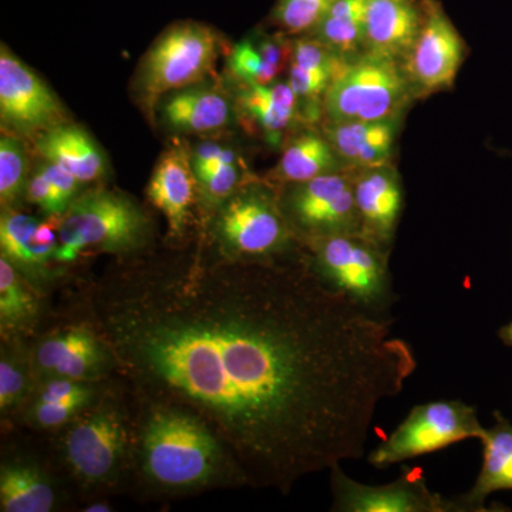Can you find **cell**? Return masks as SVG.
Masks as SVG:
<instances>
[{
    "label": "cell",
    "instance_id": "d6986e66",
    "mask_svg": "<svg viewBox=\"0 0 512 512\" xmlns=\"http://www.w3.org/2000/svg\"><path fill=\"white\" fill-rule=\"evenodd\" d=\"M346 63L348 60L336 55L315 37L305 35L292 40L288 83L298 101L299 121L313 126L323 119V100Z\"/></svg>",
    "mask_w": 512,
    "mask_h": 512
},
{
    "label": "cell",
    "instance_id": "d590c367",
    "mask_svg": "<svg viewBox=\"0 0 512 512\" xmlns=\"http://www.w3.org/2000/svg\"><path fill=\"white\" fill-rule=\"evenodd\" d=\"M222 148L224 147L217 146V144H202L192 154V167L198 168L211 163L212 160L220 156Z\"/></svg>",
    "mask_w": 512,
    "mask_h": 512
},
{
    "label": "cell",
    "instance_id": "f546056e",
    "mask_svg": "<svg viewBox=\"0 0 512 512\" xmlns=\"http://www.w3.org/2000/svg\"><path fill=\"white\" fill-rule=\"evenodd\" d=\"M366 0H335L311 35L345 60L365 53Z\"/></svg>",
    "mask_w": 512,
    "mask_h": 512
},
{
    "label": "cell",
    "instance_id": "d6a6232c",
    "mask_svg": "<svg viewBox=\"0 0 512 512\" xmlns=\"http://www.w3.org/2000/svg\"><path fill=\"white\" fill-rule=\"evenodd\" d=\"M195 178L198 197L208 212L217 210L222 202L227 201L238 190L239 185L247 181L239 168V163L220 165L214 170L195 174Z\"/></svg>",
    "mask_w": 512,
    "mask_h": 512
},
{
    "label": "cell",
    "instance_id": "7402d4cb",
    "mask_svg": "<svg viewBox=\"0 0 512 512\" xmlns=\"http://www.w3.org/2000/svg\"><path fill=\"white\" fill-rule=\"evenodd\" d=\"M237 109L248 126L274 147L284 144L286 134L299 121L298 101L288 82L241 84Z\"/></svg>",
    "mask_w": 512,
    "mask_h": 512
},
{
    "label": "cell",
    "instance_id": "3957f363",
    "mask_svg": "<svg viewBox=\"0 0 512 512\" xmlns=\"http://www.w3.org/2000/svg\"><path fill=\"white\" fill-rule=\"evenodd\" d=\"M133 431V394L120 377H113L76 419L46 436L47 448L79 507L128 493Z\"/></svg>",
    "mask_w": 512,
    "mask_h": 512
},
{
    "label": "cell",
    "instance_id": "30bf717a",
    "mask_svg": "<svg viewBox=\"0 0 512 512\" xmlns=\"http://www.w3.org/2000/svg\"><path fill=\"white\" fill-rule=\"evenodd\" d=\"M276 188L286 224L302 247L318 239L360 235L352 171Z\"/></svg>",
    "mask_w": 512,
    "mask_h": 512
},
{
    "label": "cell",
    "instance_id": "484cf974",
    "mask_svg": "<svg viewBox=\"0 0 512 512\" xmlns=\"http://www.w3.org/2000/svg\"><path fill=\"white\" fill-rule=\"evenodd\" d=\"M349 171L322 130L302 131L285 144L281 160L269 174L274 185L302 183L322 175Z\"/></svg>",
    "mask_w": 512,
    "mask_h": 512
},
{
    "label": "cell",
    "instance_id": "74e56055",
    "mask_svg": "<svg viewBox=\"0 0 512 512\" xmlns=\"http://www.w3.org/2000/svg\"><path fill=\"white\" fill-rule=\"evenodd\" d=\"M500 339L503 340L505 345L512 346V322L500 330Z\"/></svg>",
    "mask_w": 512,
    "mask_h": 512
},
{
    "label": "cell",
    "instance_id": "ba28073f",
    "mask_svg": "<svg viewBox=\"0 0 512 512\" xmlns=\"http://www.w3.org/2000/svg\"><path fill=\"white\" fill-rule=\"evenodd\" d=\"M220 36L194 20L173 23L157 37L138 67L136 92L147 109L164 96L210 76L218 60Z\"/></svg>",
    "mask_w": 512,
    "mask_h": 512
},
{
    "label": "cell",
    "instance_id": "4dcf8cb0",
    "mask_svg": "<svg viewBox=\"0 0 512 512\" xmlns=\"http://www.w3.org/2000/svg\"><path fill=\"white\" fill-rule=\"evenodd\" d=\"M28 158L18 137L0 138V204L2 210L16 208L28 187Z\"/></svg>",
    "mask_w": 512,
    "mask_h": 512
},
{
    "label": "cell",
    "instance_id": "5bb4252c",
    "mask_svg": "<svg viewBox=\"0 0 512 512\" xmlns=\"http://www.w3.org/2000/svg\"><path fill=\"white\" fill-rule=\"evenodd\" d=\"M335 512H464L457 498L433 493L417 473H404L390 484L367 485L353 480L340 464L330 468Z\"/></svg>",
    "mask_w": 512,
    "mask_h": 512
},
{
    "label": "cell",
    "instance_id": "836d02e7",
    "mask_svg": "<svg viewBox=\"0 0 512 512\" xmlns=\"http://www.w3.org/2000/svg\"><path fill=\"white\" fill-rule=\"evenodd\" d=\"M25 198L47 217H59L67 208L42 168L29 178Z\"/></svg>",
    "mask_w": 512,
    "mask_h": 512
},
{
    "label": "cell",
    "instance_id": "ac0fdd59",
    "mask_svg": "<svg viewBox=\"0 0 512 512\" xmlns=\"http://www.w3.org/2000/svg\"><path fill=\"white\" fill-rule=\"evenodd\" d=\"M197 195V178L190 154L183 147L165 151L147 185V197L164 215L168 235L175 242L183 241L187 235Z\"/></svg>",
    "mask_w": 512,
    "mask_h": 512
},
{
    "label": "cell",
    "instance_id": "4fadbf2b",
    "mask_svg": "<svg viewBox=\"0 0 512 512\" xmlns=\"http://www.w3.org/2000/svg\"><path fill=\"white\" fill-rule=\"evenodd\" d=\"M424 22L403 69L414 99L451 89L466 57V43L437 0H423Z\"/></svg>",
    "mask_w": 512,
    "mask_h": 512
},
{
    "label": "cell",
    "instance_id": "d4e9b609",
    "mask_svg": "<svg viewBox=\"0 0 512 512\" xmlns=\"http://www.w3.org/2000/svg\"><path fill=\"white\" fill-rule=\"evenodd\" d=\"M160 111L168 127L183 133H211L232 119L228 97L211 87L192 86L168 94Z\"/></svg>",
    "mask_w": 512,
    "mask_h": 512
},
{
    "label": "cell",
    "instance_id": "2e32d148",
    "mask_svg": "<svg viewBox=\"0 0 512 512\" xmlns=\"http://www.w3.org/2000/svg\"><path fill=\"white\" fill-rule=\"evenodd\" d=\"M360 235L390 254L402 217V178L392 164L352 170Z\"/></svg>",
    "mask_w": 512,
    "mask_h": 512
},
{
    "label": "cell",
    "instance_id": "8992f818",
    "mask_svg": "<svg viewBox=\"0 0 512 512\" xmlns=\"http://www.w3.org/2000/svg\"><path fill=\"white\" fill-rule=\"evenodd\" d=\"M308 265L332 291L379 318L396 302L389 255L362 235H339L303 245Z\"/></svg>",
    "mask_w": 512,
    "mask_h": 512
},
{
    "label": "cell",
    "instance_id": "277c9868",
    "mask_svg": "<svg viewBox=\"0 0 512 512\" xmlns=\"http://www.w3.org/2000/svg\"><path fill=\"white\" fill-rule=\"evenodd\" d=\"M56 264H74L84 252L123 258L147 251L153 224L133 198L109 188L80 192L57 217Z\"/></svg>",
    "mask_w": 512,
    "mask_h": 512
},
{
    "label": "cell",
    "instance_id": "52a82bcc",
    "mask_svg": "<svg viewBox=\"0 0 512 512\" xmlns=\"http://www.w3.org/2000/svg\"><path fill=\"white\" fill-rule=\"evenodd\" d=\"M414 100L403 64L363 53L342 67L323 100L325 123L403 117Z\"/></svg>",
    "mask_w": 512,
    "mask_h": 512
},
{
    "label": "cell",
    "instance_id": "8fae6325",
    "mask_svg": "<svg viewBox=\"0 0 512 512\" xmlns=\"http://www.w3.org/2000/svg\"><path fill=\"white\" fill-rule=\"evenodd\" d=\"M485 427L476 409L460 400L431 402L414 407L406 420L369 456L376 468L443 450L467 439H483Z\"/></svg>",
    "mask_w": 512,
    "mask_h": 512
},
{
    "label": "cell",
    "instance_id": "4316f807",
    "mask_svg": "<svg viewBox=\"0 0 512 512\" xmlns=\"http://www.w3.org/2000/svg\"><path fill=\"white\" fill-rule=\"evenodd\" d=\"M483 467L476 484L466 494L457 497L464 512L485 511V500L495 491L512 490V426L500 413L495 424L485 429Z\"/></svg>",
    "mask_w": 512,
    "mask_h": 512
},
{
    "label": "cell",
    "instance_id": "83f0119b",
    "mask_svg": "<svg viewBox=\"0 0 512 512\" xmlns=\"http://www.w3.org/2000/svg\"><path fill=\"white\" fill-rule=\"evenodd\" d=\"M292 42L281 36L256 33L231 50L228 69L241 84H271L291 64Z\"/></svg>",
    "mask_w": 512,
    "mask_h": 512
},
{
    "label": "cell",
    "instance_id": "ffe728a7",
    "mask_svg": "<svg viewBox=\"0 0 512 512\" xmlns=\"http://www.w3.org/2000/svg\"><path fill=\"white\" fill-rule=\"evenodd\" d=\"M423 22V0H366L365 53L403 64Z\"/></svg>",
    "mask_w": 512,
    "mask_h": 512
},
{
    "label": "cell",
    "instance_id": "e575fe53",
    "mask_svg": "<svg viewBox=\"0 0 512 512\" xmlns=\"http://www.w3.org/2000/svg\"><path fill=\"white\" fill-rule=\"evenodd\" d=\"M40 168H42L46 177L49 178L53 187L56 188L57 194L60 195L64 204L69 207L70 202L80 194V185H82V183H80L73 174H70L69 171L60 167L59 164L46 161V164L42 165Z\"/></svg>",
    "mask_w": 512,
    "mask_h": 512
},
{
    "label": "cell",
    "instance_id": "f1b7e54d",
    "mask_svg": "<svg viewBox=\"0 0 512 512\" xmlns=\"http://www.w3.org/2000/svg\"><path fill=\"white\" fill-rule=\"evenodd\" d=\"M28 339H0V420L13 429L36 384Z\"/></svg>",
    "mask_w": 512,
    "mask_h": 512
},
{
    "label": "cell",
    "instance_id": "e0dca14e",
    "mask_svg": "<svg viewBox=\"0 0 512 512\" xmlns=\"http://www.w3.org/2000/svg\"><path fill=\"white\" fill-rule=\"evenodd\" d=\"M40 222L36 217L6 208L0 215V255L15 266L37 291L47 295L52 285L63 279L62 269L56 264L59 242L40 241L36 231Z\"/></svg>",
    "mask_w": 512,
    "mask_h": 512
},
{
    "label": "cell",
    "instance_id": "1f68e13d",
    "mask_svg": "<svg viewBox=\"0 0 512 512\" xmlns=\"http://www.w3.org/2000/svg\"><path fill=\"white\" fill-rule=\"evenodd\" d=\"M335 0H276L271 23L286 36L311 35Z\"/></svg>",
    "mask_w": 512,
    "mask_h": 512
},
{
    "label": "cell",
    "instance_id": "7c38bea8",
    "mask_svg": "<svg viewBox=\"0 0 512 512\" xmlns=\"http://www.w3.org/2000/svg\"><path fill=\"white\" fill-rule=\"evenodd\" d=\"M76 495L49 448L36 451L18 443L3 447L0 458V511L55 512L77 507Z\"/></svg>",
    "mask_w": 512,
    "mask_h": 512
},
{
    "label": "cell",
    "instance_id": "9c48e42d",
    "mask_svg": "<svg viewBox=\"0 0 512 512\" xmlns=\"http://www.w3.org/2000/svg\"><path fill=\"white\" fill-rule=\"evenodd\" d=\"M28 343L37 379L66 377L104 382L117 377L109 345L92 325L70 313H49Z\"/></svg>",
    "mask_w": 512,
    "mask_h": 512
},
{
    "label": "cell",
    "instance_id": "5b68a950",
    "mask_svg": "<svg viewBox=\"0 0 512 512\" xmlns=\"http://www.w3.org/2000/svg\"><path fill=\"white\" fill-rule=\"evenodd\" d=\"M208 239L234 261H275L302 251L282 214L278 188L269 181L239 185L212 211Z\"/></svg>",
    "mask_w": 512,
    "mask_h": 512
},
{
    "label": "cell",
    "instance_id": "8d00e7d4",
    "mask_svg": "<svg viewBox=\"0 0 512 512\" xmlns=\"http://www.w3.org/2000/svg\"><path fill=\"white\" fill-rule=\"evenodd\" d=\"M80 511L84 512H110L113 511V507L106 498H96V500L89 501V503L83 504Z\"/></svg>",
    "mask_w": 512,
    "mask_h": 512
},
{
    "label": "cell",
    "instance_id": "44dd1931",
    "mask_svg": "<svg viewBox=\"0 0 512 512\" xmlns=\"http://www.w3.org/2000/svg\"><path fill=\"white\" fill-rule=\"evenodd\" d=\"M403 117L323 123L322 131L349 171L390 164Z\"/></svg>",
    "mask_w": 512,
    "mask_h": 512
},
{
    "label": "cell",
    "instance_id": "9a60e30c",
    "mask_svg": "<svg viewBox=\"0 0 512 512\" xmlns=\"http://www.w3.org/2000/svg\"><path fill=\"white\" fill-rule=\"evenodd\" d=\"M0 120L13 133L36 137L64 121L52 90L5 45L0 50Z\"/></svg>",
    "mask_w": 512,
    "mask_h": 512
},
{
    "label": "cell",
    "instance_id": "603a6c76",
    "mask_svg": "<svg viewBox=\"0 0 512 512\" xmlns=\"http://www.w3.org/2000/svg\"><path fill=\"white\" fill-rule=\"evenodd\" d=\"M49 313L46 296L0 255V339L32 338Z\"/></svg>",
    "mask_w": 512,
    "mask_h": 512
},
{
    "label": "cell",
    "instance_id": "7a4b0ae2",
    "mask_svg": "<svg viewBox=\"0 0 512 512\" xmlns=\"http://www.w3.org/2000/svg\"><path fill=\"white\" fill-rule=\"evenodd\" d=\"M133 400L128 493L141 500H168L248 487L237 458L201 417L183 407L151 402L136 394Z\"/></svg>",
    "mask_w": 512,
    "mask_h": 512
},
{
    "label": "cell",
    "instance_id": "cb8c5ba5",
    "mask_svg": "<svg viewBox=\"0 0 512 512\" xmlns=\"http://www.w3.org/2000/svg\"><path fill=\"white\" fill-rule=\"evenodd\" d=\"M36 150L46 161L59 164L80 183H92L107 173L103 151L86 130L63 123L49 128L36 138Z\"/></svg>",
    "mask_w": 512,
    "mask_h": 512
},
{
    "label": "cell",
    "instance_id": "6da1fadb",
    "mask_svg": "<svg viewBox=\"0 0 512 512\" xmlns=\"http://www.w3.org/2000/svg\"><path fill=\"white\" fill-rule=\"evenodd\" d=\"M119 258L69 288L131 393L197 414L248 487L288 494L365 453L377 406L416 370L409 343L332 291L301 252L234 261L207 239L184 255Z\"/></svg>",
    "mask_w": 512,
    "mask_h": 512
}]
</instances>
